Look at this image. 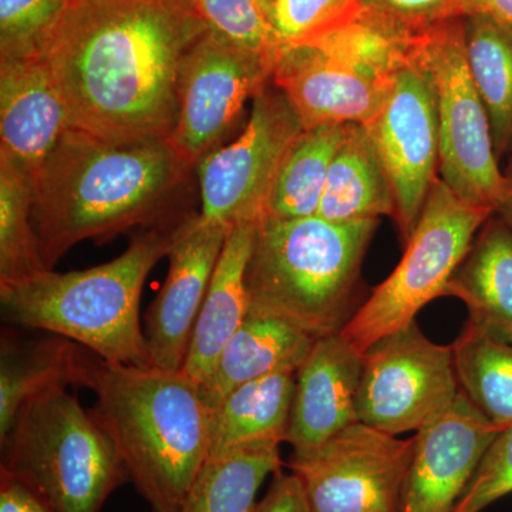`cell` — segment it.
I'll use <instances>...</instances> for the list:
<instances>
[{"mask_svg":"<svg viewBox=\"0 0 512 512\" xmlns=\"http://www.w3.org/2000/svg\"><path fill=\"white\" fill-rule=\"evenodd\" d=\"M207 30L190 0H73L45 53L73 126L170 140L181 70Z\"/></svg>","mask_w":512,"mask_h":512,"instance_id":"cell-1","label":"cell"},{"mask_svg":"<svg viewBox=\"0 0 512 512\" xmlns=\"http://www.w3.org/2000/svg\"><path fill=\"white\" fill-rule=\"evenodd\" d=\"M190 167L170 140L120 143L70 127L33 183V225L47 269L74 245L110 241L190 214Z\"/></svg>","mask_w":512,"mask_h":512,"instance_id":"cell-2","label":"cell"},{"mask_svg":"<svg viewBox=\"0 0 512 512\" xmlns=\"http://www.w3.org/2000/svg\"><path fill=\"white\" fill-rule=\"evenodd\" d=\"M76 386L119 450L151 512H180L210 456V409L183 372L120 365L82 352Z\"/></svg>","mask_w":512,"mask_h":512,"instance_id":"cell-3","label":"cell"},{"mask_svg":"<svg viewBox=\"0 0 512 512\" xmlns=\"http://www.w3.org/2000/svg\"><path fill=\"white\" fill-rule=\"evenodd\" d=\"M144 228L113 261L84 271L53 269L0 286L3 319L45 330L87 348L106 362L150 367L140 299L151 269L170 254L190 217Z\"/></svg>","mask_w":512,"mask_h":512,"instance_id":"cell-4","label":"cell"},{"mask_svg":"<svg viewBox=\"0 0 512 512\" xmlns=\"http://www.w3.org/2000/svg\"><path fill=\"white\" fill-rule=\"evenodd\" d=\"M379 220H262L249 256L251 308L316 340L338 335L356 312L363 258Z\"/></svg>","mask_w":512,"mask_h":512,"instance_id":"cell-5","label":"cell"},{"mask_svg":"<svg viewBox=\"0 0 512 512\" xmlns=\"http://www.w3.org/2000/svg\"><path fill=\"white\" fill-rule=\"evenodd\" d=\"M0 448V468L32 485L56 512H101L128 480L109 434L63 384L22 407Z\"/></svg>","mask_w":512,"mask_h":512,"instance_id":"cell-6","label":"cell"},{"mask_svg":"<svg viewBox=\"0 0 512 512\" xmlns=\"http://www.w3.org/2000/svg\"><path fill=\"white\" fill-rule=\"evenodd\" d=\"M493 214V208L461 200L437 178L399 265L356 309L340 336L365 353L416 322L427 303L446 296L451 276Z\"/></svg>","mask_w":512,"mask_h":512,"instance_id":"cell-7","label":"cell"},{"mask_svg":"<svg viewBox=\"0 0 512 512\" xmlns=\"http://www.w3.org/2000/svg\"><path fill=\"white\" fill-rule=\"evenodd\" d=\"M412 53L436 94L440 180L461 200L495 210L508 181L498 167L490 117L468 67L463 18L419 33Z\"/></svg>","mask_w":512,"mask_h":512,"instance_id":"cell-8","label":"cell"},{"mask_svg":"<svg viewBox=\"0 0 512 512\" xmlns=\"http://www.w3.org/2000/svg\"><path fill=\"white\" fill-rule=\"evenodd\" d=\"M460 392L453 346L431 342L413 322L363 353L357 419L392 436L417 433Z\"/></svg>","mask_w":512,"mask_h":512,"instance_id":"cell-9","label":"cell"},{"mask_svg":"<svg viewBox=\"0 0 512 512\" xmlns=\"http://www.w3.org/2000/svg\"><path fill=\"white\" fill-rule=\"evenodd\" d=\"M302 131L285 94L266 83L252 99L242 133L195 167L202 217L228 228L264 220L276 174Z\"/></svg>","mask_w":512,"mask_h":512,"instance_id":"cell-10","label":"cell"},{"mask_svg":"<svg viewBox=\"0 0 512 512\" xmlns=\"http://www.w3.org/2000/svg\"><path fill=\"white\" fill-rule=\"evenodd\" d=\"M414 437L402 440L362 421L308 453L291 454L311 512H402Z\"/></svg>","mask_w":512,"mask_h":512,"instance_id":"cell-11","label":"cell"},{"mask_svg":"<svg viewBox=\"0 0 512 512\" xmlns=\"http://www.w3.org/2000/svg\"><path fill=\"white\" fill-rule=\"evenodd\" d=\"M272 67L208 29L181 70L171 146L190 167L224 146L245 104L271 82Z\"/></svg>","mask_w":512,"mask_h":512,"instance_id":"cell-12","label":"cell"},{"mask_svg":"<svg viewBox=\"0 0 512 512\" xmlns=\"http://www.w3.org/2000/svg\"><path fill=\"white\" fill-rule=\"evenodd\" d=\"M366 128L392 185L394 220L407 241L439 178L440 161L436 94L429 73L413 53L394 74L382 106Z\"/></svg>","mask_w":512,"mask_h":512,"instance_id":"cell-13","label":"cell"},{"mask_svg":"<svg viewBox=\"0 0 512 512\" xmlns=\"http://www.w3.org/2000/svg\"><path fill=\"white\" fill-rule=\"evenodd\" d=\"M232 228L191 214L167 258L168 275L146 315L151 366L181 372L212 274Z\"/></svg>","mask_w":512,"mask_h":512,"instance_id":"cell-14","label":"cell"},{"mask_svg":"<svg viewBox=\"0 0 512 512\" xmlns=\"http://www.w3.org/2000/svg\"><path fill=\"white\" fill-rule=\"evenodd\" d=\"M501 430L460 392L414 436L402 512H454Z\"/></svg>","mask_w":512,"mask_h":512,"instance_id":"cell-15","label":"cell"},{"mask_svg":"<svg viewBox=\"0 0 512 512\" xmlns=\"http://www.w3.org/2000/svg\"><path fill=\"white\" fill-rule=\"evenodd\" d=\"M73 127L45 57L0 60V163L35 183Z\"/></svg>","mask_w":512,"mask_h":512,"instance_id":"cell-16","label":"cell"},{"mask_svg":"<svg viewBox=\"0 0 512 512\" xmlns=\"http://www.w3.org/2000/svg\"><path fill=\"white\" fill-rule=\"evenodd\" d=\"M303 130L373 120L389 84L376 82L311 45L282 49L271 77Z\"/></svg>","mask_w":512,"mask_h":512,"instance_id":"cell-17","label":"cell"},{"mask_svg":"<svg viewBox=\"0 0 512 512\" xmlns=\"http://www.w3.org/2000/svg\"><path fill=\"white\" fill-rule=\"evenodd\" d=\"M363 353L338 335L318 339L296 372L286 443L292 454L308 453L357 419Z\"/></svg>","mask_w":512,"mask_h":512,"instance_id":"cell-18","label":"cell"},{"mask_svg":"<svg viewBox=\"0 0 512 512\" xmlns=\"http://www.w3.org/2000/svg\"><path fill=\"white\" fill-rule=\"evenodd\" d=\"M315 342L288 320L249 306L247 318L201 384L202 399L212 410L241 384L278 372H298Z\"/></svg>","mask_w":512,"mask_h":512,"instance_id":"cell-19","label":"cell"},{"mask_svg":"<svg viewBox=\"0 0 512 512\" xmlns=\"http://www.w3.org/2000/svg\"><path fill=\"white\" fill-rule=\"evenodd\" d=\"M255 231L252 222L235 225L212 274L181 370L198 386L210 377L222 349L247 318L251 302L245 275Z\"/></svg>","mask_w":512,"mask_h":512,"instance_id":"cell-20","label":"cell"},{"mask_svg":"<svg viewBox=\"0 0 512 512\" xmlns=\"http://www.w3.org/2000/svg\"><path fill=\"white\" fill-rule=\"evenodd\" d=\"M446 296L466 303L468 322L512 340V229L497 215L478 231Z\"/></svg>","mask_w":512,"mask_h":512,"instance_id":"cell-21","label":"cell"},{"mask_svg":"<svg viewBox=\"0 0 512 512\" xmlns=\"http://www.w3.org/2000/svg\"><path fill=\"white\" fill-rule=\"evenodd\" d=\"M396 214L392 185L369 130L348 124L330 165L318 217L335 222L379 220Z\"/></svg>","mask_w":512,"mask_h":512,"instance_id":"cell-22","label":"cell"},{"mask_svg":"<svg viewBox=\"0 0 512 512\" xmlns=\"http://www.w3.org/2000/svg\"><path fill=\"white\" fill-rule=\"evenodd\" d=\"M83 349L53 335L20 338L3 330L0 340V440L8 436L26 403L52 387L76 386Z\"/></svg>","mask_w":512,"mask_h":512,"instance_id":"cell-23","label":"cell"},{"mask_svg":"<svg viewBox=\"0 0 512 512\" xmlns=\"http://www.w3.org/2000/svg\"><path fill=\"white\" fill-rule=\"evenodd\" d=\"M295 383L296 372H278L229 393L210 410V456L256 441L286 443Z\"/></svg>","mask_w":512,"mask_h":512,"instance_id":"cell-24","label":"cell"},{"mask_svg":"<svg viewBox=\"0 0 512 512\" xmlns=\"http://www.w3.org/2000/svg\"><path fill=\"white\" fill-rule=\"evenodd\" d=\"M281 443L256 441L212 454L180 512H252L266 478L282 467Z\"/></svg>","mask_w":512,"mask_h":512,"instance_id":"cell-25","label":"cell"},{"mask_svg":"<svg viewBox=\"0 0 512 512\" xmlns=\"http://www.w3.org/2000/svg\"><path fill=\"white\" fill-rule=\"evenodd\" d=\"M348 124L303 130L279 167L264 220H299L318 214L333 157L346 136Z\"/></svg>","mask_w":512,"mask_h":512,"instance_id":"cell-26","label":"cell"},{"mask_svg":"<svg viewBox=\"0 0 512 512\" xmlns=\"http://www.w3.org/2000/svg\"><path fill=\"white\" fill-rule=\"evenodd\" d=\"M416 36L362 5L301 45L316 47L370 79L389 84L412 57Z\"/></svg>","mask_w":512,"mask_h":512,"instance_id":"cell-27","label":"cell"},{"mask_svg":"<svg viewBox=\"0 0 512 512\" xmlns=\"http://www.w3.org/2000/svg\"><path fill=\"white\" fill-rule=\"evenodd\" d=\"M468 67L490 117L495 153L512 148V28L471 13L463 18Z\"/></svg>","mask_w":512,"mask_h":512,"instance_id":"cell-28","label":"cell"},{"mask_svg":"<svg viewBox=\"0 0 512 512\" xmlns=\"http://www.w3.org/2000/svg\"><path fill=\"white\" fill-rule=\"evenodd\" d=\"M461 392L500 429L512 424V340L468 322L453 343Z\"/></svg>","mask_w":512,"mask_h":512,"instance_id":"cell-29","label":"cell"},{"mask_svg":"<svg viewBox=\"0 0 512 512\" xmlns=\"http://www.w3.org/2000/svg\"><path fill=\"white\" fill-rule=\"evenodd\" d=\"M33 181L0 163V286L46 271L33 225Z\"/></svg>","mask_w":512,"mask_h":512,"instance_id":"cell-30","label":"cell"},{"mask_svg":"<svg viewBox=\"0 0 512 512\" xmlns=\"http://www.w3.org/2000/svg\"><path fill=\"white\" fill-rule=\"evenodd\" d=\"M208 29L274 67L282 52L259 0H190Z\"/></svg>","mask_w":512,"mask_h":512,"instance_id":"cell-31","label":"cell"},{"mask_svg":"<svg viewBox=\"0 0 512 512\" xmlns=\"http://www.w3.org/2000/svg\"><path fill=\"white\" fill-rule=\"evenodd\" d=\"M73 0H0V60L45 57Z\"/></svg>","mask_w":512,"mask_h":512,"instance_id":"cell-32","label":"cell"},{"mask_svg":"<svg viewBox=\"0 0 512 512\" xmlns=\"http://www.w3.org/2000/svg\"><path fill=\"white\" fill-rule=\"evenodd\" d=\"M282 49L301 45L348 18L362 0H259Z\"/></svg>","mask_w":512,"mask_h":512,"instance_id":"cell-33","label":"cell"},{"mask_svg":"<svg viewBox=\"0 0 512 512\" xmlns=\"http://www.w3.org/2000/svg\"><path fill=\"white\" fill-rule=\"evenodd\" d=\"M512 494V424L501 430L481 460L454 512H481Z\"/></svg>","mask_w":512,"mask_h":512,"instance_id":"cell-34","label":"cell"},{"mask_svg":"<svg viewBox=\"0 0 512 512\" xmlns=\"http://www.w3.org/2000/svg\"><path fill=\"white\" fill-rule=\"evenodd\" d=\"M367 9L400 29L419 35L434 26L464 18L471 0H362Z\"/></svg>","mask_w":512,"mask_h":512,"instance_id":"cell-35","label":"cell"},{"mask_svg":"<svg viewBox=\"0 0 512 512\" xmlns=\"http://www.w3.org/2000/svg\"><path fill=\"white\" fill-rule=\"evenodd\" d=\"M252 512H311L298 477L279 470Z\"/></svg>","mask_w":512,"mask_h":512,"instance_id":"cell-36","label":"cell"},{"mask_svg":"<svg viewBox=\"0 0 512 512\" xmlns=\"http://www.w3.org/2000/svg\"><path fill=\"white\" fill-rule=\"evenodd\" d=\"M0 512H56L32 485L0 468Z\"/></svg>","mask_w":512,"mask_h":512,"instance_id":"cell-37","label":"cell"},{"mask_svg":"<svg viewBox=\"0 0 512 512\" xmlns=\"http://www.w3.org/2000/svg\"><path fill=\"white\" fill-rule=\"evenodd\" d=\"M480 13L512 28V0H471L470 12Z\"/></svg>","mask_w":512,"mask_h":512,"instance_id":"cell-38","label":"cell"},{"mask_svg":"<svg viewBox=\"0 0 512 512\" xmlns=\"http://www.w3.org/2000/svg\"><path fill=\"white\" fill-rule=\"evenodd\" d=\"M494 214L500 217L512 229V184H508L503 197L495 205Z\"/></svg>","mask_w":512,"mask_h":512,"instance_id":"cell-39","label":"cell"},{"mask_svg":"<svg viewBox=\"0 0 512 512\" xmlns=\"http://www.w3.org/2000/svg\"><path fill=\"white\" fill-rule=\"evenodd\" d=\"M505 178H507L508 184H512V156L510 164H508L507 170H505Z\"/></svg>","mask_w":512,"mask_h":512,"instance_id":"cell-40","label":"cell"}]
</instances>
